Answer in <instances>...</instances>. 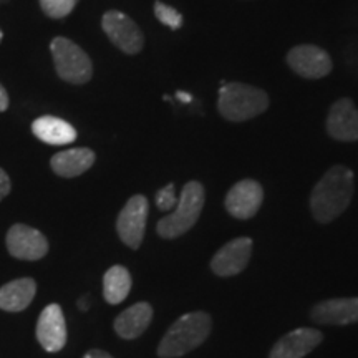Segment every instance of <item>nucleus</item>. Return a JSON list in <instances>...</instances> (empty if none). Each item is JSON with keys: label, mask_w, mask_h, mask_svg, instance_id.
Listing matches in <instances>:
<instances>
[{"label": "nucleus", "mask_w": 358, "mask_h": 358, "mask_svg": "<svg viewBox=\"0 0 358 358\" xmlns=\"http://www.w3.org/2000/svg\"><path fill=\"white\" fill-rule=\"evenodd\" d=\"M83 358H113L110 355V353H106V352H103V350H90V352H87L85 353V357Z\"/></svg>", "instance_id": "a878e982"}, {"label": "nucleus", "mask_w": 358, "mask_h": 358, "mask_svg": "<svg viewBox=\"0 0 358 358\" xmlns=\"http://www.w3.org/2000/svg\"><path fill=\"white\" fill-rule=\"evenodd\" d=\"M37 294V284L30 277L15 279L0 287V308L7 312H22L30 306Z\"/></svg>", "instance_id": "6ab92c4d"}, {"label": "nucleus", "mask_w": 358, "mask_h": 358, "mask_svg": "<svg viewBox=\"0 0 358 358\" xmlns=\"http://www.w3.org/2000/svg\"><path fill=\"white\" fill-rule=\"evenodd\" d=\"M96 156L90 148H71V150L60 151L53 155L50 166L53 173L62 178H77L95 163Z\"/></svg>", "instance_id": "dca6fc26"}, {"label": "nucleus", "mask_w": 358, "mask_h": 358, "mask_svg": "<svg viewBox=\"0 0 358 358\" xmlns=\"http://www.w3.org/2000/svg\"><path fill=\"white\" fill-rule=\"evenodd\" d=\"M37 340L43 350L57 353L66 345V322L62 307L50 303L40 313L37 322Z\"/></svg>", "instance_id": "9b49d317"}, {"label": "nucleus", "mask_w": 358, "mask_h": 358, "mask_svg": "<svg viewBox=\"0 0 358 358\" xmlns=\"http://www.w3.org/2000/svg\"><path fill=\"white\" fill-rule=\"evenodd\" d=\"M213 330V319L206 312H189L174 322L159 342L161 358H179L203 345Z\"/></svg>", "instance_id": "f03ea898"}, {"label": "nucleus", "mask_w": 358, "mask_h": 358, "mask_svg": "<svg viewBox=\"0 0 358 358\" xmlns=\"http://www.w3.org/2000/svg\"><path fill=\"white\" fill-rule=\"evenodd\" d=\"M176 96H178V100H181V101H185V103H191L192 101V96L187 95V93H185V92H178Z\"/></svg>", "instance_id": "bb28decb"}, {"label": "nucleus", "mask_w": 358, "mask_h": 358, "mask_svg": "<svg viewBox=\"0 0 358 358\" xmlns=\"http://www.w3.org/2000/svg\"><path fill=\"white\" fill-rule=\"evenodd\" d=\"M7 249L10 256L22 261H40L47 256L48 241L42 232L25 224H13L7 232Z\"/></svg>", "instance_id": "6e6552de"}, {"label": "nucleus", "mask_w": 358, "mask_h": 358, "mask_svg": "<svg viewBox=\"0 0 358 358\" xmlns=\"http://www.w3.org/2000/svg\"><path fill=\"white\" fill-rule=\"evenodd\" d=\"M32 133L40 141L52 146L70 145L77 140V129L57 116H40L32 123Z\"/></svg>", "instance_id": "a211bd4d"}, {"label": "nucleus", "mask_w": 358, "mask_h": 358, "mask_svg": "<svg viewBox=\"0 0 358 358\" xmlns=\"http://www.w3.org/2000/svg\"><path fill=\"white\" fill-rule=\"evenodd\" d=\"M252 256V239L237 237L222 245L211 261L213 272L219 277H232L241 274Z\"/></svg>", "instance_id": "1a4fd4ad"}, {"label": "nucleus", "mask_w": 358, "mask_h": 358, "mask_svg": "<svg viewBox=\"0 0 358 358\" xmlns=\"http://www.w3.org/2000/svg\"><path fill=\"white\" fill-rule=\"evenodd\" d=\"M8 103H10V100H8L7 90L0 85V111H6L8 108Z\"/></svg>", "instance_id": "393cba45"}, {"label": "nucleus", "mask_w": 358, "mask_h": 358, "mask_svg": "<svg viewBox=\"0 0 358 358\" xmlns=\"http://www.w3.org/2000/svg\"><path fill=\"white\" fill-rule=\"evenodd\" d=\"M148 209H150L148 199L145 196L136 194L128 199V203L120 213L118 221H116V231H118L120 239L128 248L138 249L141 245L146 231Z\"/></svg>", "instance_id": "0eeeda50"}, {"label": "nucleus", "mask_w": 358, "mask_h": 358, "mask_svg": "<svg viewBox=\"0 0 358 358\" xmlns=\"http://www.w3.org/2000/svg\"><path fill=\"white\" fill-rule=\"evenodd\" d=\"M155 15H156V19L161 22V24L168 25L169 29H173V30H178L179 27L182 25L181 13H179L176 8H173V7L166 6V3L159 2V0L155 3Z\"/></svg>", "instance_id": "4be33fe9"}, {"label": "nucleus", "mask_w": 358, "mask_h": 358, "mask_svg": "<svg viewBox=\"0 0 358 358\" xmlns=\"http://www.w3.org/2000/svg\"><path fill=\"white\" fill-rule=\"evenodd\" d=\"M131 290V274L127 267L113 266L105 272L103 277V295L111 306H118L128 297Z\"/></svg>", "instance_id": "aec40b11"}, {"label": "nucleus", "mask_w": 358, "mask_h": 358, "mask_svg": "<svg viewBox=\"0 0 358 358\" xmlns=\"http://www.w3.org/2000/svg\"><path fill=\"white\" fill-rule=\"evenodd\" d=\"M204 206V187L198 181H191L182 187L176 209L164 216L156 226L163 239H176L186 234L198 222Z\"/></svg>", "instance_id": "20e7f679"}, {"label": "nucleus", "mask_w": 358, "mask_h": 358, "mask_svg": "<svg viewBox=\"0 0 358 358\" xmlns=\"http://www.w3.org/2000/svg\"><path fill=\"white\" fill-rule=\"evenodd\" d=\"M153 319V308L148 302H138L116 317L115 332L124 340L138 338L146 332Z\"/></svg>", "instance_id": "f3484780"}, {"label": "nucleus", "mask_w": 358, "mask_h": 358, "mask_svg": "<svg viewBox=\"0 0 358 358\" xmlns=\"http://www.w3.org/2000/svg\"><path fill=\"white\" fill-rule=\"evenodd\" d=\"M217 108L229 122H245L268 108V96L264 90L250 85L222 83Z\"/></svg>", "instance_id": "7ed1b4c3"}, {"label": "nucleus", "mask_w": 358, "mask_h": 358, "mask_svg": "<svg viewBox=\"0 0 358 358\" xmlns=\"http://www.w3.org/2000/svg\"><path fill=\"white\" fill-rule=\"evenodd\" d=\"M78 307L82 308V310H87V308H88L87 301H85V299H82V301H78Z\"/></svg>", "instance_id": "cd10ccee"}, {"label": "nucleus", "mask_w": 358, "mask_h": 358, "mask_svg": "<svg viewBox=\"0 0 358 358\" xmlns=\"http://www.w3.org/2000/svg\"><path fill=\"white\" fill-rule=\"evenodd\" d=\"M327 131L338 141L358 140V110L352 100L342 98L334 103L327 118Z\"/></svg>", "instance_id": "4468645a"}, {"label": "nucleus", "mask_w": 358, "mask_h": 358, "mask_svg": "<svg viewBox=\"0 0 358 358\" xmlns=\"http://www.w3.org/2000/svg\"><path fill=\"white\" fill-rule=\"evenodd\" d=\"M264 199V189L254 179H243L231 187L226 196V209L236 219L256 216Z\"/></svg>", "instance_id": "f8f14e48"}, {"label": "nucleus", "mask_w": 358, "mask_h": 358, "mask_svg": "<svg viewBox=\"0 0 358 358\" xmlns=\"http://www.w3.org/2000/svg\"><path fill=\"white\" fill-rule=\"evenodd\" d=\"M287 64L295 73L303 78L317 80L332 71V60L329 53L315 45H299L287 55Z\"/></svg>", "instance_id": "9d476101"}, {"label": "nucleus", "mask_w": 358, "mask_h": 358, "mask_svg": "<svg viewBox=\"0 0 358 358\" xmlns=\"http://www.w3.org/2000/svg\"><path fill=\"white\" fill-rule=\"evenodd\" d=\"M312 320L322 325H350L358 322V297L330 299L317 303L310 312Z\"/></svg>", "instance_id": "2eb2a0df"}, {"label": "nucleus", "mask_w": 358, "mask_h": 358, "mask_svg": "<svg viewBox=\"0 0 358 358\" xmlns=\"http://www.w3.org/2000/svg\"><path fill=\"white\" fill-rule=\"evenodd\" d=\"M10 189H12L10 178H8V174L0 168V201L6 198L8 192H10Z\"/></svg>", "instance_id": "b1692460"}, {"label": "nucleus", "mask_w": 358, "mask_h": 358, "mask_svg": "<svg viewBox=\"0 0 358 358\" xmlns=\"http://www.w3.org/2000/svg\"><path fill=\"white\" fill-rule=\"evenodd\" d=\"M50 52L57 75L64 82L71 85L90 82L93 75L92 60L77 43L71 42L70 38L55 37L50 43Z\"/></svg>", "instance_id": "39448f33"}, {"label": "nucleus", "mask_w": 358, "mask_h": 358, "mask_svg": "<svg viewBox=\"0 0 358 358\" xmlns=\"http://www.w3.org/2000/svg\"><path fill=\"white\" fill-rule=\"evenodd\" d=\"M103 32L106 34L113 45L128 55H136L145 45V37L134 22L127 13L118 10H110L101 19Z\"/></svg>", "instance_id": "423d86ee"}, {"label": "nucleus", "mask_w": 358, "mask_h": 358, "mask_svg": "<svg viewBox=\"0 0 358 358\" xmlns=\"http://www.w3.org/2000/svg\"><path fill=\"white\" fill-rule=\"evenodd\" d=\"M353 171L345 166H334L327 171L310 194L313 217L320 224L337 219L350 204L353 196Z\"/></svg>", "instance_id": "f257e3e1"}, {"label": "nucleus", "mask_w": 358, "mask_h": 358, "mask_svg": "<svg viewBox=\"0 0 358 358\" xmlns=\"http://www.w3.org/2000/svg\"><path fill=\"white\" fill-rule=\"evenodd\" d=\"M2 38H3V32H2V30H0V43H2Z\"/></svg>", "instance_id": "c85d7f7f"}, {"label": "nucleus", "mask_w": 358, "mask_h": 358, "mask_svg": "<svg viewBox=\"0 0 358 358\" xmlns=\"http://www.w3.org/2000/svg\"><path fill=\"white\" fill-rule=\"evenodd\" d=\"M324 340V335L315 329H295L284 335L272 347L268 358H303Z\"/></svg>", "instance_id": "ddd939ff"}, {"label": "nucleus", "mask_w": 358, "mask_h": 358, "mask_svg": "<svg viewBox=\"0 0 358 358\" xmlns=\"http://www.w3.org/2000/svg\"><path fill=\"white\" fill-rule=\"evenodd\" d=\"M40 7L50 19H64V17L70 15L77 0H38Z\"/></svg>", "instance_id": "412c9836"}, {"label": "nucleus", "mask_w": 358, "mask_h": 358, "mask_svg": "<svg viewBox=\"0 0 358 358\" xmlns=\"http://www.w3.org/2000/svg\"><path fill=\"white\" fill-rule=\"evenodd\" d=\"M156 206L161 211H171L176 206V194H174V185L164 186L163 189L156 192Z\"/></svg>", "instance_id": "5701e85b"}]
</instances>
